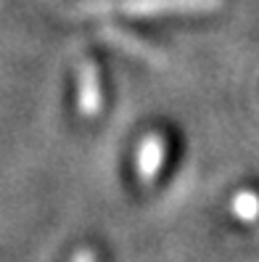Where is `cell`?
<instances>
[{
    "instance_id": "1",
    "label": "cell",
    "mask_w": 259,
    "mask_h": 262,
    "mask_svg": "<svg viewBox=\"0 0 259 262\" xmlns=\"http://www.w3.org/2000/svg\"><path fill=\"white\" fill-rule=\"evenodd\" d=\"M222 8V0H82L77 13H130V16H161V13H209Z\"/></svg>"
},
{
    "instance_id": "2",
    "label": "cell",
    "mask_w": 259,
    "mask_h": 262,
    "mask_svg": "<svg viewBox=\"0 0 259 262\" xmlns=\"http://www.w3.org/2000/svg\"><path fill=\"white\" fill-rule=\"evenodd\" d=\"M103 106V90H101V74L96 61L82 58L77 67V109L82 117H96Z\"/></svg>"
},
{
    "instance_id": "3",
    "label": "cell",
    "mask_w": 259,
    "mask_h": 262,
    "mask_svg": "<svg viewBox=\"0 0 259 262\" xmlns=\"http://www.w3.org/2000/svg\"><path fill=\"white\" fill-rule=\"evenodd\" d=\"M164 154H167V143L159 133H151L146 135L140 146H138V157H135V167H138V178L140 183L151 186L159 172H161V164H164Z\"/></svg>"
},
{
    "instance_id": "4",
    "label": "cell",
    "mask_w": 259,
    "mask_h": 262,
    "mask_svg": "<svg viewBox=\"0 0 259 262\" xmlns=\"http://www.w3.org/2000/svg\"><path fill=\"white\" fill-rule=\"evenodd\" d=\"M101 35H103L106 40H109V42H114L116 48L127 51V53H132V56L148 58V61H154V64H159V61H161V56H159L154 48H148V45L138 42L132 35H125V32H122V29H116V27H109V24H106V27L101 29Z\"/></svg>"
},
{
    "instance_id": "5",
    "label": "cell",
    "mask_w": 259,
    "mask_h": 262,
    "mask_svg": "<svg viewBox=\"0 0 259 262\" xmlns=\"http://www.w3.org/2000/svg\"><path fill=\"white\" fill-rule=\"evenodd\" d=\"M233 214L243 223H251L259 217V196L251 193V191H241L236 199H233Z\"/></svg>"
},
{
    "instance_id": "6",
    "label": "cell",
    "mask_w": 259,
    "mask_h": 262,
    "mask_svg": "<svg viewBox=\"0 0 259 262\" xmlns=\"http://www.w3.org/2000/svg\"><path fill=\"white\" fill-rule=\"evenodd\" d=\"M72 262H96V254L90 252V249H80L77 254H74V259Z\"/></svg>"
}]
</instances>
